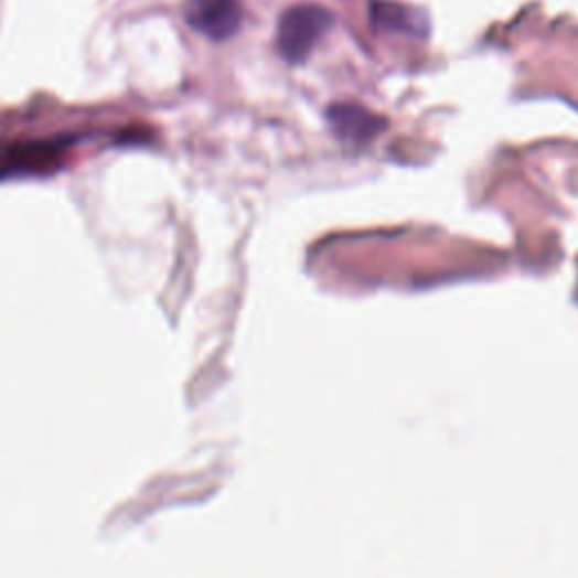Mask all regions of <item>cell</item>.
Here are the masks:
<instances>
[{"label":"cell","mask_w":578,"mask_h":578,"mask_svg":"<svg viewBox=\"0 0 578 578\" xmlns=\"http://www.w3.org/2000/svg\"><path fill=\"white\" fill-rule=\"evenodd\" d=\"M332 23L334 17L321 6L306 3L289 8L278 21V53L289 64H303L314 51V45L330 32Z\"/></svg>","instance_id":"cell-1"},{"label":"cell","mask_w":578,"mask_h":578,"mask_svg":"<svg viewBox=\"0 0 578 578\" xmlns=\"http://www.w3.org/2000/svg\"><path fill=\"white\" fill-rule=\"evenodd\" d=\"M185 21L213 41H226L243 28V8L237 0H185Z\"/></svg>","instance_id":"cell-2"},{"label":"cell","mask_w":578,"mask_h":578,"mask_svg":"<svg viewBox=\"0 0 578 578\" xmlns=\"http://www.w3.org/2000/svg\"><path fill=\"white\" fill-rule=\"evenodd\" d=\"M371 23L382 32H396L409 36H425L429 32V19L422 10L396 3V0H371Z\"/></svg>","instance_id":"cell-3"},{"label":"cell","mask_w":578,"mask_h":578,"mask_svg":"<svg viewBox=\"0 0 578 578\" xmlns=\"http://www.w3.org/2000/svg\"><path fill=\"white\" fill-rule=\"evenodd\" d=\"M328 122L336 136L349 142H366L382 129V120L357 105L330 107Z\"/></svg>","instance_id":"cell-4"}]
</instances>
